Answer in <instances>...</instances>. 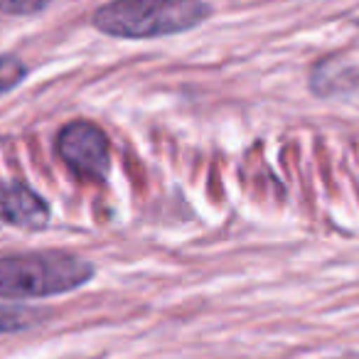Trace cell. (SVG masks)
Listing matches in <instances>:
<instances>
[{
  "mask_svg": "<svg viewBox=\"0 0 359 359\" xmlns=\"http://www.w3.org/2000/svg\"><path fill=\"white\" fill-rule=\"evenodd\" d=\"M27 76V67L18 57L0 55V96L13 91Z\"/></svg>",
  "mask_w": 359,
  "mask_h": 359,
  "instance_id": "obj_6",
  "label": "cell"
},
{
  "mask_svg": "<svg viewBox=\"0 0 359 359\" xmlns=\"http://www.w3.org/2000/svg\"><path fill=\"white\" fill-rule=\"evenodd\" d=\"M60 160L81 177L104 180L111 168V145L106 133L91 121H72L57 135Z\"/></svg>",
  "mask_w": 359,
  "mask_h": 359,
  "instance_id": "obj_3",
  "label": "cell"
},
{
  "mask_svg": "<svg viewBox=\"0 0 359 359\" xmlns=\"http://www.w3.org/2000/svg\"><path fill=\"white\" fill-rule=\"evenodd\" d=\"M0 219L18 229H42L50 222L47 202L22 182L0 180Z\"/></svg>",
  "mask_w": 359,
  "mask_h": 359,
  "instance_id": "obj_4",
  "label": "cell"
},
{
  "mask_svg": "<svg viewBox=\"0 0 359 359\" xmlns=\"http://www.w3.org/2000/svg\"><path fill=\"white\" fill-rule=\"evenodd\" d=\"M42 320L40 310L22 308V305H0V334L22 332Z\"/></svg>",
  "mask_w": 359,
  "mask_h": 359,
  "instance_id": "obj_5",
  "label": "cell"
},
{
  "mask_svg": "<svg viewBox=\"0 0 359 359\" xmlns=\"http://www.w3.org/2000/svg\"><path fill=\"white\" fill-rule=\"evenodd\" d=\"M210 11L205 0H111L94 13V25L121 40H150L192 30Z\"/></svg>",
  "mask_w": 359,
  "mask_h": 359,
  "instance_id": "obj_1",
  "label": "cell"
},
{
  "mask_svg": "<svg viewBox=\"0 0 359 359\" xmlns=\"http://www.w3.org/2000/svg\"><path fill=\"white\" fill-rule=\"evenodd\" d=\"M91 261L65 251L0 256V300H32L62 295L94 278Z\"/></svg>",
  "mask_w": 359,
  "mask_h": 359,
  "instance_id": "obj_2",
  "label": "cell"
},
{
  "mask_svg": "<svg viewBox=\"0 0 359 359\" xmlns=\"http://www.w3.org/2000/svg\"><path fill=\"white\" fill-rule=\"evenodd\" d=\"M52 0H0V13L11 15H32L50 6Z\"/></svg>",
  "mask_w": 359,
  "mask_h": 359,
  "instance_id": "obj_7",
  "label": "cell"
}]
</instances>
